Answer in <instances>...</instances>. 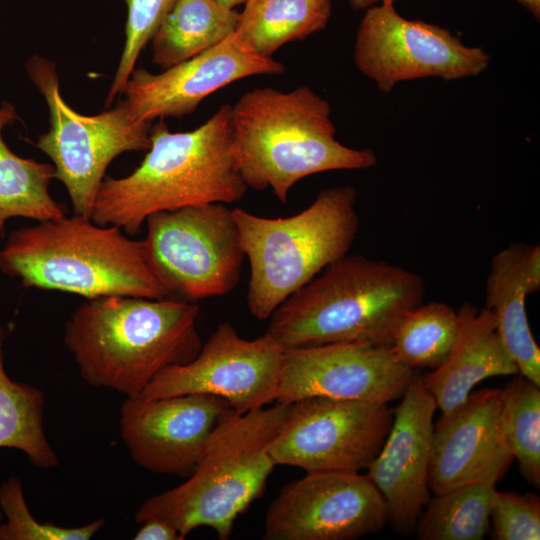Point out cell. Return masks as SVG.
<instances>
[{
	"label": "cell",
	"instance_id": "8d00e7d4",
	"mask_svg": "<svg viewBox=\"0 0 540 540\" xmlns=\"http://www.w3.org/2000/svg\"><path fill=\"white\" fill-rule=\"evenodd\" d=\"M3 519H4V516H3V513H2V511L0 509V523L3 521Z\"/></svg>",
	"mask_w": 540,
	"mask_h": 540
},
{
	"label": "cell",
	"instance_id": "cb8c5ba5",
	"mask_svg": "<svg viewBox=\"0 0 540 540\" xmlns=\"http://www.w3.org/2000/svg\"><path fill=\"white\" fill-rule=\"evenodd\" d=\"M4 336L0 328V448L20 450L34 466L53 468L58 458L44 430L45 393L8 376L3 362Z\"/></svg>",
	"mask_w": 540,
	"mask_h": 540
},
{
	"label": "cell",
	"instance_id": "e575fe53",
	"mask_svg": "<svg viewBox=\"0 0 540 540\" xmlns=\"http://www.w3.org/2000/svg\"><path fill=\"white\" fill-rule=\"evenodd\" d=\"M364 1H365L366 8L372 5H376V4L394 5V2H395V0H364Z\"/></svg>",
	"mask_w": 540,
	"mask_h": 540
},
{
	"label": "cell",
	"instance_id": "8992f818",
	"mask_svg": "<svg viewBox=\"0 0 540 540\" xmlns=\"http://www.w3.org/2000/svg\"><path fill=\"white\" fill-rule=\"evenodd\" d=\"M289 404L238 413L229 407L220 417L200 459L182 484L144 501L135 521L159 518L184 539L200 527L227 540L236 518L261 497L275 462L269 447Z\"/></svg>",
	"mask_w": 540,
	"mask_h": 540
},
{
	"label": "cell",
	"instance_id": "ac0fdd59",
	"mask_svg": "<svg viewBox=\"0 0 540 540\" xmlns=\"http://www.w3.org/2000/svg\"><path fill=\"white\" fill-rule=\"evenodd\" d=\"M502 404L501 389L484 388L442 414L432 437L429 488L434 494L504 476L514 457L503 434Z\"/></svg>",
	"mask_w": 540,
	"mask_h": 540
},
{
	"label": "cell",
	"instance_id": "3957f363",
	"mask_svg": "<svg viewBox=\"0 0 540 540\" xmlns=\"http://www.w3.org/2000/svg\"><path fill=\"white\" fill-rule=\"evenodd\" d=\"M424 293L422 277L412 271L345 255L281 303L266 332L284 350L338 342L389 347Z\"/></svg>",
	"mask_w": 540,
	"mask_h": 540
},
{
	"label": "cell",
	"instance_id": "836d02e7",
	"mask_svg": "<svg viewBox=\"0 0 540 540\" xmlns=\"http://www.w3.org/2000/svg\"><path fill=\"white\" fill-rule=\"evenodd\" d=\"M214 1L227 9H234L238 5L245 4L247 0H214Z\"/></svg>",
	"mask_w": 540,
	"mask_h": 540
},
{
	"label": "cell",
	"instance_id": "603a6c76",
	"mask_svg": "<svg viewBox=\"0 0 540 540\" xmlns=\"http://www.w3.org/2000/svg\"><path fill=\"white\" fill-rule=\"evenodd\" d=\"M17 119L14 106L0 105V237L15 217L44 221L62 217L64 208L49 193L54 166L16 155L2 137L3 128Z\"/></svg>",
	"mask_w": 540,
	"mask_h": 540
},
{
	"label": "cell",
	"instance_id": "7c38bea8",
	"mask_svg": "<svg viewBox=\"0 0 540 540\" xmlns=\"http://www.w3.org/2000/svg\"><path fill=\"white\" fill-rule=\"evenodd\" d=\"M283 355L284 348L269 333L247 340L223 322L192 361L161 371L140 397L211 394L243 414L276 400Z\"/></svg>",
	"mask_w": 540,
	"mask_h": 540
},
{
	"label": "cell",
	"instance_id": "30bf717a",
	"mask_svg": "<svg viewBox=\"0 0 540 540\" xmlns=\"http://www.w3.org/2000/svg\"><path fill=\"white\" fill-rule=\"evenodd\" d=\"M388 403L308 397L289 404L269 447L276 465L310 471L366 470L393 421Z\"/></svg>",
	"mask_w": 540,
	"mask_h": 540
},
{
	"label": "cell",
	"instance_id": "e0dca14e",
	"mask_svg": "<svg viewBox=\"0 0 540 540\" xmlns=\"http://www.w3.org/2000/svg\"><path fill=\"white\" fill-rule=\"evenodd\" d=\"M436 401L414 373L394 410L388 435L366 475L382 494L388 522L401 535L415 532L430 499L429 468Z\"/></svg>",
	"mask_w": 540,
	"mask_h": 540
},
{
	"label": "cell",
	"instance_id": "484cf974",
	"mask_svg": "<svg viewBox=\"0 0 540 540\" xmlns=\"http://www.w3.org/2000/svg\"><path fill=\"white\" fill-rule=\"evenodd\" d=\"M458 333V313L443 302L419 304L398 325L389 346L397 361L413 370L443 363Z\"/></svg>",
	"mask_w": 540,
	"mask_h": 540
},
{
	"label": "cell",
	"instance_id": "7a4b0ae2",
	"mask_svg": "<svg viewBox=\"0 0 540 540\" xmlns=\"http://www.w3.org/2000/svg\"><path fill=\"white\" fill-rule=\"evenodd\" d=\"M198 315L195 303L175 298L86 299L65 324L64 344L88 385L135 398L161 371L197 356Z\"/></svg>",
	"mask_w": 540,
	"mask_h": 540
},
{
	"label": "cell",
	"instance_id": "6da1fadb",
	"mask_svg": "<svg viewBox=\"0 0 540 540\" xmlns=\"http://www.w3.org/2000/svg\"><path fill=\"white\" fill-rule=\"evenodd\" d=\"M150 140L148 153L132 173L102 181L93 222L133 236L153 213L230 204L247 192L237 164L230 105H221L191 131L171 132L160 120L152 125Z\"/></svg>",
	"mask_w": 540,
	"mask_h": 540
},
{
	"label": "cell",
	"instance_id": "277c9868",
	"mask_svg": "<svg viewBox=\"0 0 540 540\" xmlns=\"http://www.w3.org/2000/svg\"><path fill=\"white\" fill-rule=\"evenodd\" d=\"M237 164L248 188H270L282 203L301 179L373 167L376 154L336 139L329 103L307 86L245 92L231 106Z\"/></svg>",
	"mask_w": 540,
	"mask_h": 540
},
{
	"label": "cell",
	"instance_id": "83f0119b",
	"mask_svg": "<svg viewBox=\"0 0 540 540\" xmlns=\"http://www.w3.org/2000/svg\"><path fill=\"white\" fill-rule=\"evenodd\" d=\"M0 540H88L105 524L104 518L79 527H63L36 520L25 501L22 482L10 476L0 486Z\"/></svg>",
	"mask_w": 540,
	"mask_h": 540
},
{
	"label": "cell",
	"instance_id": "52a82bcc",
	"mask_svg": "<svg viewBox=\"0 0 540 540\" xmlns=\"http://www.w3.org/2000/svg\"><path fill=\"white\" fill-rule=\"evenodd\" d=\"M356 200V189L347 185L322 190L307 208L285 218L232 209L250 264L247 305L255 318H270L289 296L347 255L359 227Z\"/></svg>",
	"mask_w": 540,
	"mask_h": 540
},
{
	"label": "cell",
	"instance_id": "4316f807",
	"mask_svg": "<svg viewBox=\"0 0 540 540\" xmlns=\"http://www.w3.org/2000/svg\"><path fill=\"white\" fill-rule=\"evenodd\" d=\"M502 390L505 441L525 480L540 486V389L518 374Z\"/></svg>",
	"mask_w": 540,
	"mask_h": 540
},
{
	"label": "cell",
	"instance_id": "8fae6325",
	"mask_svg": "<svg viewBox=\"0 0 540 540\" xmlns=\"http://www.w3.org/2000/svg\"><path fill=\"white\" fill-rule=\"evenodd\" d=\"M490 60L482 48L465 45L446 28L404 18L386 4L367 8L354 45L358 70L384 93L414 79L475 77Z\"/></svg>",
	"mask_w": 540,
	"mask_h": 540
},
{
	"label": "cell",
	"instance_id": "9a60e30c",
	"mask_svg": "<svg viewBox=\"0 0 540 540\" xmlns=\"http://www.w3.org/2000/svg\"><path fill=\"white\" fill-rule=\"evenodd\" d=\"M229 407L223 398L202 393L126 398L120 408V435L140 467L187 478Z\"/></svg>",
	"mask_w": 540,
	"mask_h": 540
},
{
	"label": "cell",
	"instance_id": "4dcf8cb0",
	"mask_svg": "<svg viewBox=\"0 0 540 540\" xmlns=\"http://www.w3.org/2000/svg\"><path fill=\"white\" fill-rule=\"evenodd\" d=\"M141 524L134 535L135 540H182L176 528L162 519L149 518Z\"/></svg>",
	"mask_w": 540,
	"mask_h": 540
},
{
	"label": "cell",
	"instance_id": "1f68e13d",
	"mask_svg": "<svg viewBox=\"0 0 540 540\" xmlns=\"http://www.w3.org/2000/svg\"><path fill=\"white\" fill-rule=\"evenodd\" d=\"M526 277L530 294L540 288V247L529 245L526 257Z\"/></svg>",
	"mask_w": 540,
	"mask_h": 540
},
{
	"label": "cell",
	"instance_id": "d6986e66",
	"mask_svg": "<svg viewBox=\"0 0 540 540\" xmlns=\"http://www.w3.org/2000/svg\"><path fill=\"white\" fill-rule=\"evenodd\" d=\"M457 313L458 333L450 353L441 365L423 376L442 414L461 405L482 380L519 374L488 308L478 310L464 303Z\"/></svg>",
	"mask_w": 540,
	"mask_h": 540
},
{
	"label": "cell",
	"instance_id": "d590c367",
	"mask_svg": "<svg viewBox=\"0 0 540 540\" xmlns=\"http://www.w3.org/2000/svg\"><path fill=\"white\" fill-rule=\"evenodd\" d=\"M349 4L355 8V9H363L365 7V1L364 0H347Z\"/></svg>",
	"mask_w": 540,
	"mask_h": 540
},
{
	"label": "cell",
	"instance_id": "2e32d148",
	"mask_svg": "<svg viewBox=\"0 0 540 540\" xmlns=\"http://www.w3.org/2000/svg\"><path fill=\"white\" fill-rule=\"evenodd\" d=\"M284 72L282 63L254 53L233 33L161 73L134 69L121 93L135 120L152 123L157 118L191 114L206 97L237 80Z\"/></svg>",
	"mask_w": 540,
	"mask_h": 540
},
{
	"label": "cell",
	"instance_id": "4fadbf2b",
	"mask_svg": "<svg viewBox=\"0 0 540 540\" xmlns=\"http://www.w3.org/2000/svg\"><path fill=\"white\" fill-rule=\"evenodd\" d=\"M388 522L385 500L371 479L353 471H310L270 503L266 540H351Z\"/></svg>",
	"mask_w": 540,
	"mask_h": 540
},
{
	"label": "cell",
	"instance_id": "5b68a950",
	"mask_svg": "<svg viewBox=\"0 0 540 540\" xmlns=\"http://www.w3.org/2000/svg\"><path fill=\"white\" fill-rule=\"evenodd\" d=\"M81 215L15 229L0 250V271L26 288L85 299L130 296L170 298L152 272L143 240Z\"/></svg>",
	"mask_w": 540,
	"mask_h": 540
},
{
	"label": "cell",
	"instance_id": "d6a6232c",
	"mask_svg": "<svg viewBox=\"0 0 540 540\" xmlns=\"http://www.w3.org/2000/svg\"><path fill=\"white\" fill-rule=\"evenodd\" d=\"M523 5L537 20L540 19V0H516Z\"/></svg>",
	"mask_w": 540,
	"mask_h": 540
},
{
	"label": "cell",
	"instance_id": "d4e9b609",
	"mask_svg": "<svg viewBox=\"0 0 540 540\" xmlns=\"http://www.w3.org/2000/svg\"><path fill=\"white\" fill-rule=\"evenodd\" d=\"M497 480L479 479L434 494L421 512L420 540H481L489 530Z\"/></svg>",
	"mask_w": 540,
	"mask_h": 540
},
{
	"label": "cell",
	"instance_id": "ba28073f",
	"mask_svg": "<svg viewBox=\"0 0 540 540\" xmlns=\"http://www.w3.org/2000/svg\"><path fill=\"white\" fill-rule=\"evenodd\" d=\"M26 71L50 115V128L37 147L52 160L73 214L91 218L106 169L122 153L148 150L152 124L135 120L124 101L97 115L74 111L61 96L55 64L43 57H31Z\"/></svg>",
	"mask_w": 540,
	"mask_h": 540
},
{
	"label": "cell",
	"instance_id": "7402d4cb",
	"mask_svg": "<svg viewBox=\"0 0 540 540\" xmlns=\"http://www.w3.org/2000/svg\"><path fill=\"white\" fill-rule=\"evenodd\" d=\"M331 0H247L234 32L254 53L271 58L283 45L326 28Z\"/></svg>",
	"mask_w": 540,
	"mask_h": 540
},
{
	"label": "cell",
	"instance_id": "f546056e",
	"mask_svg": "<svg viewBox=\"0 0 540 540\" xmlns=\"http://www.w3.org/2000/svg\"><path fill=\"white\" fill-rule=\"evenodd\" d=\"M492 538L539 540L540 500L533 493L495 491L490 513Z\"/></svg>",
	"mask_w": 540,
	"mask_h": 540
},
{
	"label": "cell",
	"instance_id": "f1b7e54d",
	"mask_svg": "<svg viewBox=\"0 0 540 540\" xmlns=\"http://www.w3.org/2000/svg\"><path fill=\"white\" fill-rule=\"evenodd\" d=\"M127 5V21L125 26V44L115 73L108 90L105 105L112 104L121 93L136 61L151 40L159 24L170 11L176 0H124Z\"/></svg>",
	"mask_w": 540,
	"mask_h": 540
},
{
	"label": "cell",
	"instance_id": "5bb4252c",
	"mask_svg": "<svg viewBox=\"0 0 540 540\" xmlns=\"http://www.w3.org/2000/svg\"><path fill=\"white\" fill-rule=\"evenodd\" d=\"M414 373L387 346L338 342L286 349L275 401L320 396L389 403L401 398Z\"/></svg>",
	"mask_w": 540,
	"mask_h": 540
},
{
	"label": "cell",
	"instance_id": "ffe728a7",
	"mask_svg": "<svg viewBox=\"0 0 540 540\" xmlns=\"http://www.w3.org/2000/svg\"><path fill=\"white\" fill-rule=\"evenodd\" d=\"M529 245L512 244L494 255L486 282V308L495 316L498 333L519 374L540 386V349L528 324L525 299Z\"/></svg>",
	"mask_w": 540,
	"mask_h": 540
},
{
	"label": "cell",
	"instance_id": "44dd1931",
	"mask_svg": "<svg viewBox=\"0 0 540 540\" xmlns=\"http://www.w3.org/2000/svg\"><path fill=\"white\" fill-rule=\"evenodd\" d=\"M238 20L214 0H176L150 40L153 62L165 70L188 60L233 34Z\"/></svg>",
	"mask_w": 540,
	"mask_h": 540
},
{
	"label": "cell",
	"instance_id": "9c48e42d",
	"mask_svg": "<svg viewBox=\"0 0 540 540\" xmlns=\"http://www.w3.org/2000/svg\"><path fill=\"white\" fill-rule=\"evenodd\" d=\"M226 205L187 206L147 217L146 258L170 298L195 303L225 295L239 283L245 253Z\"/></svg>",
	"mask_w": 540,
	"mask_h": 540
}]
</instances>
